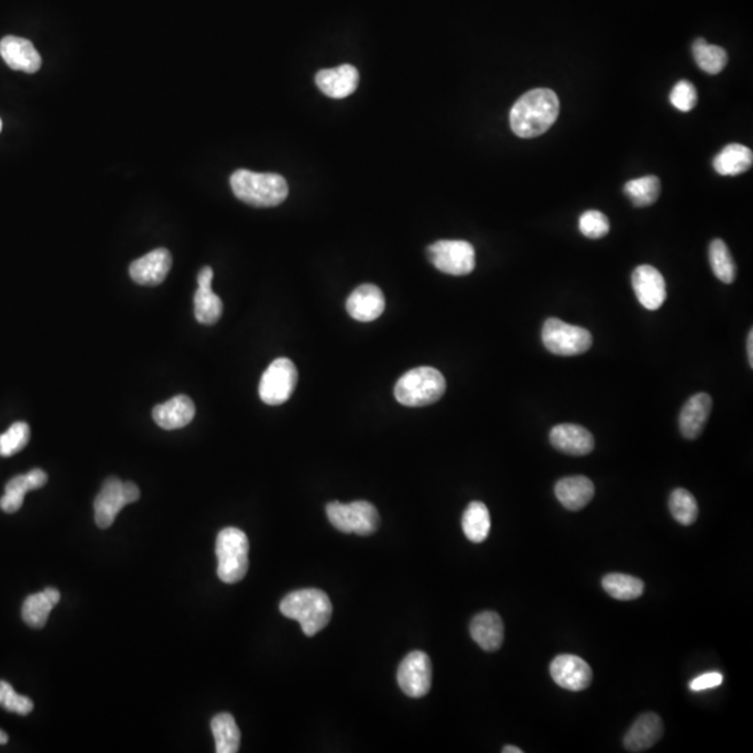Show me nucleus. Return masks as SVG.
<instances>
[{
	"instance_id": "nucleus-9",
	"label": "nucleus",
	"mask_w": 753,
	"mask_h": 753,
	"mask_svg": "<svg viewBox=\"0 0 753 753\" xmlns=\"http://www.w3.org/2000/svg\"><path fill=\"white\" fill-rule=\"evenodd\" d=\"M432 266L448 276H469L476 267L475 247L465 240H439L427 247Z\"/></svg>"
},
{
	"instance_id": "nucleus-29",
	"label": "nucleus",
	"mask_w": 753,
	"mask_h": 753,
	"mask_svg": "<svg viewBox=\"0 0 753 753\" xmlns=\"http://www.w3.org/2000/svg\"><path fill=\"white\" fill-rule=\"evenodd\" d=\"M218 753H235L240 748V730L232 714L220 713L211 721Z\"/></svg>"
},
{
	"instance_id": "nucleus-16",
	"label": "nucleus",
	"mask_w": 753,
	"mask_h": 753,
	"mask_svg": "<svg viewBox=\"0 0 753 753\" xmlns=\"http://www.w3.org/2000/svg\"><path fill=\"white\" fill-rule=\"evenodd\" d=\"M0 56L11 69L28 74L38 72L43 66L41 55L33 43L20 36H4L0 41Z\"/></svg>"
},
{
	"instance_id": "nucleus-32",
	"label": "nucleus",
	"mask_w": 753,
	"mask_h": 753,
	"mask_svg": "<svg viewBox=\"0 0 753 753\" xmlns=\"http://www.w3.org/2000/svg\"><path fill=\"white\" fill-rule=\"evenodd\" d=\"M692 50L696 65L708 74H718L727 66V52L720 46L709 45L703 38L695 41Z\"/></svg>"
},
{
	"instance_id": "nucleus-14",
	"label": "nucleus",
	"mask_w": 753,
	"mask_h": 753,
	"mask_svg": "<svg viewBox=\"0 0 753 753\" xmlns=\"http://www.w3.org/2000/svg\"><path fill=\"white\" fill-rule=\"evenodd\" d=\"M172 268L171 252L157 249L131 262L130 276L141 286H158L167 279Z\"/></svg>"
},
{
	"instance_id": "nucleus-23",
	"label": "nucleus",
	"mask_w": 753,
	"mask_h": 753,
	"mask_svg": "<svg viewBox=\"0 0 753 753\" xmlns=\"http://www.w3.org/2000/svg\"><path fill=\"white\" fill-rule=\"evenodd\" d=\"M48 483V475L41 469H34L27 475L16 476L4 487L0 498V508L7 514H14L23 507L24 497L31 490H38Z\"/></svg>"
},
{
	"instance_id": "nucleus-24",
	"label": "nucleus",
	"mask_w": 753,
	"mask_h": 753,
	"mask_svg": "<svg viewBox=\"0 0 753 753\" xmlns=\"http://www.w3.org/2000/svg\"><path fill=\"white\" fill-rule=\"evenodd\" d=\"M470 635L485 652H495L504 642V623L494 611H483L470 623Z\"/></svg>"
},
{
	"instance_id": "nucleus-19",
	"label": "nucleus",
	"mask_w": 753,
	"mask_h": 753,
	"mask_svg": "<svg viewBox=\"0 0 753 753\" xmlns=\"http://www.w3.org/2000/svg\"><path fill=\"white\" fill-rule=\"evenodd\" d=\"M315 84L330 98H346L356 91L357 84H359V72L352 65L320 70L315 75Z\"/></svg>"
},
{
	"instance_id": "nucleus-42",
	"label": "nucleus",
	"mask_w": 753,
	"mask_h": 753,
	"mask_svg": "<svg viewBox=\"0 0 753 753\" xmlns=\"http://www.w3.org/2000/svg\"><path fill=\"white\" fill-rule=\"evenodd\" d=\"M9 741V737H7V734L4 733V731L0 730V745L2 743H6Z\"/></svg>"
},
{
	"instance_id": "nucleus-20",
	"label": "nucleus",
	"mask_w": 753,
	"mask_h": 753,
	"mask_svg": "<svg viewBox=\"0 0 753 753\" xmlns=\"http://www.w3.org/2000/svg\"><path fill=\"white\" fill-rule=\"evenodd\" d=\"M663 720L655 713H645L633 724L624 738V747L628 752H645L663 737Z\"/></svg>"
},
{
	"instance_id": "nucleus-35",
	"label": "nucleus",
	"mask_w": 753,
	"mask_h": 753,
	"mask_svg": "<svg viewBox=\"0 0 753 753\" xmlns=\"http://www.w3.org/2000/svg\"><path fill=\"white\" fill-rule=\"evenodd\" d=\"M30 441V426L24 422H16L11 429L0 434V456L9 458L26 448Z\"/></svg>"
},
{
	"instance_id": "nucleus-31",
	"label": "nucleus",
	"mask_w": 753,
	"mask_h": 753,
	"mask_svg": "<svg viewBox=\"0 0 753 753\" xmlns=\"http://www.w3.org/2000/svg\"><path fill=\"white\" fill-rule=\"evenodd\" d=\"M660 191H662L660 179L653 175L633 179L624 186V193L635 206H652L658 200Z\"/></svg>"
},
{
	"instance_id": "nucleus-3",
	"label": "nucleus",
	"mask_w": 753,
	"mask_h": 753,
	"mask_svg": "<svg viewBox=\"0 0 753 753\" xmlns=\"http://www.w3.org/2000/svg\"><path fill=\"white\" fill-rule=\"evenodd\" d=\"M233 193L243 203L252 206H276L289 194L285 177L278 174H257L239 169L230 176Z\"/></svg>"
},
{
	"instance_id": "nucleus-36",
	"label": "nucleus",
	"mask_w": 753,
	"mask_h": 753,
	"mask_svg": "<svg viewBox=\"0 0 753 753\" xmlns=\"http://www.w3.org/2000/svg\"><path fill=\"white\" fill-rule=\"evenodd\" d=\"M0 706L11 713L27 716L34 709L33 701L27 696L16 694L9 682L0 681Z\"/></svg>"
},
{
	"instance_id": "nucleus-21",
	"label": "nucleus",
	"mask_w": 753,
	"mask_h": 753,
	"mask_svg": "<svg viewBox=\"0 0 753 753\" xmlns=\"http://www.w3.org/2000/svg\"><path fill=\"white\" fill-rule=\"evenodd\" d=\"M196 416L193 400L186 395H177L152 410V417L164 430H179L189 426Z\"/></svg>"
},
{
	"instance_id": "nucleus-5",
	"label": "nucleus",
	"mask_w": 753,
	"mask_h": 753,
	"mask_svg": "<svg viewBox=\"0 0 753 753\" xmlns=\"http://www.w3.org/2000/svg\"><path fill=\"white\" fill-rule=\"evenodd\" d=\"M249 539L237 527H226L216 538L218 577L225 583H237L249 570Z\"/></svg>"
},
{
	"instance_id": "nucleus-38",
	"label": "nucleus",
	"mask_w": 753,
	"mask_h": 753,
	"mask_svg": "<svg viewBox=\"0 0 753 753\" xmlns=\"http://www.w3.org/2000/svg\"><path fill=\"white\" fill-rule=\"evenodd\" d=\"M670 102H671L672 106L678 109V111H692L695 105H696V102H698V94H696V89H695L694 84L685 82V80L684 82H677L674 89H672L671 94H670Z\"/></svg>"
},
{
	"instance_id": "nucleus-10",
	"label": "nucleus",
	"mask_w": 753,
	"mask_h": 753,
	"mask_svg": "<svg viewBox=\"0 0 753 753\" xmlns=\"http://www.w3.org/2000/svg\"><path fill=\"white\" fill-rule=\"evenodd\" d=\"M298 378V370L293 361L286 357L276 359L262 374L259 387L260 398L271 407L285 403L295 391Z\"/></svg>"
},
{
	"instance_id": "nucleus-2",
	"label": "nucleus",
	"mask_w": 753,
	"mask_h": 753,
	"mask_svg": "<svg viewBox=\"0 0 753 753\" xmlns=\"http://www.w3.org/2000/svg\"><path fill=\"white\" fill-rule=\"evenodd\" d=\"M279 609L283 616L300 624L305 635L314 636L331 621L332 602L327 593L318 589H301L283 597Z\"/></svg>"
},
{
	"instance_id": "nucleus-8",
	"label": "nucleus",
	"mask_w": 753,
	"mask_h": 753,
	"mask_svg": "<svg viewBox=\"0 0 753 753\" xmlns=\"http://www.w3.org/2000/svg\"><path fill=\"white\" fill-rule=\"evenodd\" d=\"M138 500L140 488L135 483L121 482L118 477L106 478L94 501L97 524L101 529H108L126 505Z\"/></svg>"
},
{
	"instance_id": "nucleus-34",
	"label": "nucleus",
	"mask_w": 753,
	"mask_h": 753,
	"mask_svg": "<svg viewBox=\"0 0 753 753\" xmlns=\"http://www.w3.org/2000/svg\"><path fill=\"white\" fill-rule=\"evenodd\" d=\"M670 512L678 524L689 526L698 519L699 507L696 498L685 488H675L668 501Z\"/></svg>"
},
{
	"instance_id": "nucleus-13",
	"label": "nucleus",
	"mask_w": 753,
	"mask_h": 753,
	"mask_svg": "<svg viewBox=\"0 0 753 753\" xmlns=\"http://www.w3.org/2000/svg\"><path fill=\"white\" fill-rule=\"evenodd\" d=\"M633 286L639 303L648 310H658L667 299V285L658 269L639 266L633 274Z\"/></svg>"
},
{
	"instance_id": "nucleus-39",
	"label": "nucleus",
	"mask_w": 753,
	"mask_h": 753,
	"mask_svg": "<svg viewBox=\"0 0 753 753\" xmlns=\"http://www.w3.org/2000/svg\"><path fill=\"white\" fill-rule=\"evenodd\" d=\"M721 684H723V675L720 672H708V674L695 678L694 681L689 684V688L694 692H702L706 691V689L716 688Z\"/></svg>"
},
{
	"instance_id": "nucleus-27",
	"label": "nucleus",
	"mask_w": 753,
	"mask_h": 753,
	"mask_svg": "<svg viewBox=\"0 0 753 753\" xmlns=\"http://www.w3.org/2000/svg\"><path fill=\"white\" fill-rule=\"evenodd\" d=\"M753 154L742 144L724 147L713 159V167L721 176H738L752 167Z\"/></svg>"
},
{
	"instance_id": "nucleus-4",
	"label": "nucleus",
	"mask_w": 753,
	"mask_h": 753,
	"mask_svg": "<svg viewBox=\"0 0 753 753\" xmlns=\"http://www.w3.org/2000/svg\"><path fill=\"white\" fill-rule=\"evenodd\" d=\"M446 381L434 367H416L403 374L395 385V398L405 407H427L441 400Z\"/></svg>"
},
{
	"instance_id": "nucleus-11",
	"label": "nucleus",
	"mask_w": 753,
	"mask_h": 753,
	"mask_svg": "<svg viewBox=\"0 0 753 753\" xmlns=\"http://www.w3.org/2000/svg\"><path fill=\"white\" fill-rule=\"evenodd\" d=\"M432 665L424 652L409 653L398 668V684L410 698H423L431 689Z\"/></svg>"
},
{
	"instance_id": "nucleus-22",
	"label": "nucleus",
	"mask_w": 753,
	"mask_h": 753,
	"mask_svg": "<svg viewBox=\"0 0 753 753\" xmlns=\"http://www.w3.org/2000/svg\"><path fill=\"white\" fill-rule=\"evenodd\" d=\"M713 400L708 393H696L685 403L679 415V430L685 439H695L701 436L709 416Z\"/></svg>"
},
{
	"instance_id": "nucleus-18",
	"label": "nucleus",
	"mask_w": 753,
	"mask_h": 753,
	"mask_svg": "<svg viewBox=\"0 0 753 753\" xmlns=\"http://www.w3.org/2000/svg\"><path fill=\"white\" fill-rule=\"evenodd\" d=\"M550 442L554 448L572 456L589 455L594 449L592 432L578 424H558L550 431Z\"/></svg>"
},
{
	"instance_id": "nucleus-17",
	"label": "nucleus",
	"mask_w": 753,
	"mask_h": 753,
	"mask_svg": "<svg viewBox=\"0 0 753 753\" xmlns=\"http://www.w3.org/2000/svg\"><path fill=\"white\" fill-rule=\"evenodd\" d=\"M346 310L356 322H371L385 310V298L378 286L366 283L352 291L346 300Z\"/></svg>"
},
{
	"instance_id": "nucleus-7",
	"label": "nucleus",
	"mask_w": 753,
	"mask_h": 753,
	"mask_svg": "<svg viewBox=\"0 0 753 753\" xmlns=\"http://www.w3.org/2000/svg\"><path fill=\"white\" fill-rule=\"evenodd\" d=\"M544 347L557 356H578L589 351L593 337L587 330L567 324L560 318H548L541 331Z\"/></svg>"
},
{
	"instance_id": "nucleus-1",
	"label": "nucleus",
	"mask_w": 753,
	"mask_h": 753,
	"mask_svg": "<svg viewBox=\"0 0 753 753\" xmlns=\"http://www.w3.org/2000/svg\"><path fill=\"white\" fill-rule=\"evenodd\" d=\"M560 99L548 89L526 92L515 102L509 113L512 131L517 137L533 138L543 135L557 120Z\"/></svg>"
},
{
	"instance_id": "nucleus-15",
	"label": "nucleus",
	"mask_w": 753,
	"mask_h": 753,
	"mask_svg": "<svg viewBox=\"0 0 753 753\" xmlns=\"http://www.w3.org/2000/svg\"><path fill=\"white\" fill-rule=\"evenodd\" d=\"M213 278L211 267H204L197 276L198 289L194 295V315L197 322L204 325L216 324L222 317V300L213 291Z\"/></svg>"
},
{
	"instance_id": "nucleus-37",
	"label": "nucleus",
	"mask_w": 753,
	"mask_h": 753,
	"mask_svg": "<svg viewBox=\"0 0 753 753\" xmlns=\"http://www.w3.org/2000/svg\"><path fill=\"white\" fill-rule=\"evenodd\" d=\"M579 230L589 239H602L609 233V218L600 211H586L580 215Z\"/></svg>"
},
{
	"instance_id": "nucleus-33",
	"label": "nucleus",
	"mask_w": 753,
	"mask_h": 753,
	"mask_svg": "<svg viewBox=\"0 0 753 753\" xmlns=\"http://www.w3.org/2000/svg\"><path fill=\"white\" fill-rule=\"evenodd\" d=\"M709 260L714 276L724 283H733L737 278V266L731 256L730 249L723 240L716 239L709 247Z\"/></svg>"
},
{
	"instance_id": "nucleus-25",
	"label": "nucleus",
	"mask_w": 753,
	"mask_h": 753,
	"mask_svg": "<svg viewBox=\"0 0 753 753\" xmlns=\"http://www.w3.org/2000/svg\"><path fill=\"white\" fill-rule=\"evenodd\" d=\"M555 495L568 511H580L594 497V485L586 476L563 477L555 485Z\"/></svg>"
},
{
	"instance_id": "nucleus-26",
	"label": "nucleus",
	"mask_w": 753,
	"mask_h": 753,
	"mask_svg": "<svg viewBox=\"0 0 753 753\" xmlns=\"http://www.w3.org/2000/svg\"><path fill=\"white\" fill-rule=\"evenodd\" d=\"M60 602V593L53 587L27 597L21 609L24 623L31 628H43L53 607Z\"/></svg>"
},
{
	"instance_id": "nucleus-43",
	"label": "nucleus",
	"mask_w": 753,
	"mask_h": 753,
	"mask_svg": "<svg viewBox=\"0 0 753 753\" xmlns=\"http://www.w3.org/2000/svg\"><path fill=\"white\" fill-rule=\"evenodd\" d=\"M0 131H2V120H0Z\"/></svg>"
},
{
	"instance_id": "nucleus-12",
	"label": "nucleus",
	"mask_w": 753,
	"mask_h": 753,
	"mask_svg": "<svg viewBox=\"0 0 753 753\" xmlns=\"http://www.w3.org/2000/svg\"><path fill=\"white\" fill-rule=\"evenodd\" d=\"M550 674L558 687L571 692L589 688L593 679L590 665L583 658L573 655H561L554 658Z\"/></svg>"
},
{
	"instance_id": "nucleus-30",
	"label": "nucleus",
	"mask_w": 753,
	"mask_h": 753,
	"mask_svg": "<svg viewBox=\"0 0 753 753\" xmlns=\"http://www.w3.org/2000/svg\"><path fill=\"white\" fill-rule=\"evenodd\" d=\"M602 585L609 596L621 602L638 599L645 590L642 580L625 573H609L602 578Z\"/></svg>"
},
{
	"instance_id": "nucleus-41",
	"label": "nucleus",
	"mask_w": 753,
	"mask_h": 753,
	"mask_svg": "<svg viewBox=\"0 0 753 753\" xmlns=\"http://www.w3.org/2000/svg\"><path fill=\"white\" fill-rule=\"evenodd\" d=\"M502 752L504 753H524V750L521 748L512 747V745H507V747L502 748Z\"/></svg>"
},
{
	"instance_id": "nucleus-28",
	"label": "nucleus",
	"mask_w": 753,
	"mask_h": 753,
	"mask_svg": "<svg viewBox=\"0 0 753 753\" xmlns=\"http://www.w3.org/2000/svg\"><path fill=\"white\" fill-rule=\"evenodd\" d=\"M462 529L468 540L483 543L492 529L488 508L483 502L473 501L463 512Z\"/></svg>"
},
{
	"instance_id": "nucleus-6",
	"label": "nucleus",
	"mask_w": 753,
	"mask_h": 753,
	"mask_svg": "<svg viewBox=\"0 0 753 753\" xmlns=\"http://www.w3.org/2000/svg\"><path fill=\"white\" fill-rule=\"evenodd\" d=\"M327 516L332 526L342 533L370 536L380 527V515L376 508L367 501H354L351 504L330 502L327 505Z\"/></svg>"
},
{
	"instance_id": "nucleus-40",
	"label": "nucleus",
	"mask_w": 753,
	"mask_h": 753,
	"mask_svg": "<svg viewBox=\"0 0 753 753\" xmlns=\"http://www.w3.org/2000/svg\"><path fill=\"white\" fill-rule=\"evenodd\" d=\"M747 351L750 367H753V330H750L749 334H748Z\"/></svg>"
}]
</instances>
